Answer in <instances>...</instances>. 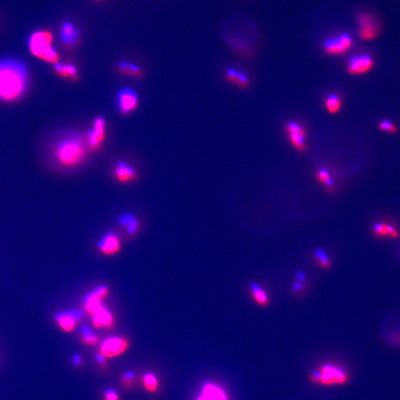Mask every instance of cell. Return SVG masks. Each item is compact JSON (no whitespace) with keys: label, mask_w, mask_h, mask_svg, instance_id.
Returning <instances> with one entry per match:
<instances>
[{"label":"cell","mask_w":400,"mask_h":400,"mask_svg":"<svg viewBox=\"0 0 400 400\" xmlns=\"http://www.w3.org/2000/svg\"><path fill=\"white\" fill-rule=\"evenodd\" d=\"M82 359H81L80 357H79L78 355H76V356H74V358H73V363L75 365H80L81 363H82Z\"/></svg>","instance_id":"836d02e7"},{"label":"cell","mask_w":400,"mask_h":400,"mask_svg":"<svg viewBox=\"0 0 400 400\" xmlns=\"http://www.w3.org/2000/svg\"><path fill=\"white\" fill-rule=\"evenodd\" d=\"M114 176L121 183H129L137 179L136 170L127 163L120 162L114 168Z\"/></svg>","instance_id":"2e32d148"},{"label":"cell","mask_w":400,"mask_h":400,"mask_svg":"<svg viewBox=\"0 0 400 400\" xmlns=\"http://www.w3.org/2000/svg\"><path fill=\"white\" fill-rule=\"evenodd\" d=\"M317 179L320 183L326 186L327 191L330 193L335 192V185L333 180L330 177V173L325 168H322L317 172Z\"/></svg>","instance_id":"cb8c5ba5"},{"label":"cell","mask_w":400,"mask_h":400,"mask_svg":"<svg viewBox=\"0 0 400 400\" xmlns=\"http://www.w3.org/2000/svg\"><path fill=\"white\" fill-rule=\"evenodd\" d=\"M197 400H229V399L226 393L221 387L208 383L203 386Z\"/></svg>","instance_id":"9a60e30c"},{"label":"cell","mask_w":400,"mask_h":400,"mask_svg":"<svg viewBox=\"0 0 400 400\" xmlns=\"http://www.w3.org/2000/svg\"><path fill=\"white\" fill-rule=\"evenodd\" d=\"M129 343L123 337H110L104 340L100 345V353L105 358H112L122 354L128 349Z\"/></svg>","instance_id":"8992f818"},{"label":"cell","mask_w":400,"mask_h":400,"mask_svg":"<svg viewBox=\"0 0 400 400\" xmlns=\"http://www.w3.org/2000/svg\"><path fill=\"white\" fill-rule=\"evenodd\" d=\"M373 61L368 55H360L350 58L348 64V72L352 75L363 74L369 72L373 66Z\"/></svg>","instance_id":"7c38bea8"},{"label":"cell","mask_w":400,"mask_h":400,"mask_svg":"<svg viewBox=\"0 0 400 400\" xmlns=\"http://www.w3.org/2000/svg\"><path fill=\"white\" fill-rule=\"evenodd\" d=\"M135 376L132 372H128V373H125L122 376V383H123L124 386L129 388L131 386L132 383H134Z\"/></svg>","instance_id":"4dcf8cb0"},{"label":"cell","mask_w":400,"mask_h":400,"mask_svg":"<svg viewBox=\"0 0 400 400\" xmlns=\"http://www.w3.org/2000/svg\"><path fill=\"white\" fill-rule=\"evenodd\" d=\"M341 100L338 96L331 94L325 100V107L330 114H336L341 108Z\"/></svg>","instance_id":"d4e9b609"},{"label":"cell","mask_w":400,"mask_h":400,"mask_svg":"<svg viewBox=\"0 0 400 400\" xmlns=\"http://www.w3.org/2000/svg\"><path fill=\"white\" fill-rule=\"evenodd\" d=\"M62 39L65 44L72 46L77 42L78 39L77 31L74 29L72 23L66 21L62 27Z\"/></svg>","instance_id":"7402d4cb"},{"label":"cell","mask_w":400,"mask_h":400,"mask_svg":"<svg viewBox=\"0 0 400 400\" xmlns=\"http://www.w3.org/2000/svg\"><path fill=\"white\" fill-rule=\"evenodd\" d=\"M82 316L83 314L81 310L62 312L56 316V320L62 330L71 332L74 330L76 323L82 319Z\"/></svg>","instance_id":"5bb4252c"},{"label":"cell","mask_w":400,"mask_h":400,"mask_svg":"<svg viewBox=\"0 0 400 400\" xmlns=\"http://www.w3.org/2000/svg\"><path fill=\"white\" fill-rule=\"evenodd\" d=\"M99 248L103 254L112 255L120 250V240L115 234H107L99 243Z\"/></svg>","instance_id":"ac0fdd59"},{"label":"cell","mask_w":400,"mask_h":400,"mask_svg":"<svg viewBox=\"0 0 400 400\" xmlns=\"http://www.w3.org/2000/svg\"><path fill=\"white\" fill-rule=\"evenodd\" d=\"M380 130L383 131L388 132L389 134H395L397 132L398 129L396 125H393L392 122L389 121H383L379 124Z\"/></svg>","instance_id":"f546056e"},{"label":"cell","mask_w":400,"mask_h":400,"mask_svg":"<svg viewBox=\"0 0 400 400\" xmlns=\"http://www.w3.org/2000/svg\"><path fill=\"white\" fill-rule=\"evenodd\" d=\"M313 257L315 259L316 263L318 264L320 268L325 270H328L331 268L332 262L329 258L328 254L325 251L321 249H316L313 251Z\"/></svg>","instance_id":"603a6c76"},{"label":"cell","mask_w":400,"mask_h":400,"mask_svg":"<svg viewBox=\"0 0 400 400\" xmlns=\"http://www.w3.org/2000/svg\"><path fill=\"white\" fill-rule=\"evenodd\" d=\"M226 79L229 82L242 87L246 88L249 87V82L247 77L242 72H236L234 69H229L226 72Z\"/></svg>","instance_id":"44dd1931"},{"label":"cell","mask_w":400,"mask_h":400,"mask_svg":"<svg viewBox=\"0 0 400 400\" xmlns=\"http://www.w3.org/2000/svg\"><path fill=\"white\" fill-rule=\"evenodd\" d=\"M87 146L77 137H70L60 142L54 150V155L59 163L72 167L82 163L87 155Z\"/></svg>","instance_id":"3957f363"},{"label":"cell","mask_w":400,"mask_h":400,"mask_svg":"<svg viewBox=\"0 0 400 400\" xmlns=\"http://www.w3.org/2000/svg\"><path fill=\"white\" fill-rule=\"evenodd\" d=\"M82 340L84 343L88 345H94L98 343V338L87 327L82 328Z\"/></svg>","instance_id":"83f0119b"},{"label":"cell","mask_w":400,"mask_h":400,"mask_svg":"<svg viewBox=\"0 0 400 400\" xmlns=\"http://www.w3.org/2000/svg\"><path fill=\"white\" fill-rule=\"evenodd\" d=\"M353 45L351 36L348 34H343L338 37L333 38L326 41L323 45L324 51L332 55H340L349 50Z\"/></svg>","instance_id":"ba28073f"},{"label":"cell","mask_w":400,"mask_h":400,"mask_svg":"<svg viewBox=\"0 0 400 400\" xmlns=\"http://www.w3.org/2000/svg\"><path fill=\"white\" fill-rule=\"evenodd\" d=\"M94 1L97 2V3H100V2L103 1V0H94Z\"/></svg>","instance_id":"e575fe53"},{"label":"cell","mask_w":400,"mask_h":400,"mask_svg":"<svg viewBox=\"0 0 400 400\" xmlns=\"http://www.w3.org/2000/svg\"><path fill=\"white\" fill-rule=\"evenodd\" d=\"M54 36L48 31H36L31 36L29 46L34 57L54 64L59 63V55L52 46Z\"/></svg>","instance_id":"277c9868"},{"label":"cell","mask_w":400,"mask_h":400,"mask_svg":"<svg viewBox=\"0 0 400 400\" xmlns=\"http://www.w3.org/2000/svg\"><path fill=\"white\" fill-rule=\"evenodd\" d=\"M372 235L379 239H397L400 238V230L386 221H377L372 225Z\"/></svg>","instance_id":"30bf717a"},{"label":"cell","mask_w":400,"mask_h":400,"mask_svg":"<svg viewBox=\"0 0 400 400\" xmlns=\"http://www.w3.org/2000/svg\"><path fill=\"white\" fill-rule=\"evenodd\" d=\"M312 383L322 386H340L348 381L346 372L337 365H322L310 375Z\"/></svg>","instance_id":"5b68a950"},{"label":"cell","mask_w":400,"mask_h":400,"mask_svg":"<svg viewBox=\"0 0 400 400\" xmlns=\"http://www.w3.org/2000/svg\"><path fill=\"white\" fill-rule=\"evenodd\" d=\"M144 386L149 392H154L158 388V382L153 373H148L143 376Z\"/></svg>","instance_id":"484cf974"},{"label":"cell","mask_w":400,"mask_h":400,"mask_svg":"<svg viewBox=\"0 0 400 400\" xmlns=\"http://www.w3.org/2000/svg\"><path fill=\"white\" fill-rule=\"evenodd\" d=\"M306 290V282H300V281H294L292 285V292L296 297H300L305 292Z\"/></svg>","instance_id":"f1b7e54d"},{"label":"cell","mask_w":400,"mask_h":400,"mask_svg":"<svg viewBox=\"0 0 400 400\" xmlns=\"http://www.w3.org/2000/svg\"><path fill=\"white\" fill-rule=\"evenodd\" d=\"M106 137V123L102 117H97L94 122L93 128L88 131L87 148L91 150H98Z\"/></svg>","instance_id":"52a82bcc"},{"label":"cell","mask_w":400,"mask_h":400,"mask_svg":"<svg viewBox=\"0 0 400 400\" xmlns=\"http://www.w3.org/2000/svg\"><path fill=\"white\" fill-rule=\"evenodd\" d=\"M54 72L62 78L69 79L71 80H77L79 79L78 70L72 64H60L59 62L55 64Z\"/></svg>","instance_id":"d6986e66"},{"label":"cell","mask_w":400,"mask_h":400,"mask_svg":"<svg viewBox=\"0 0 400 400\" xmlns=\"http://www.w3.org/2000/svg\"><path fill=\"white\" fill-rule=\"evenodd\" d=\"M118 104L119 109L122 115H129L138 107V96L130 89H124L119 92Z\"/></svg>","instance_id":"8fae6325"},{"label":"cell","mask_w":400,"mask_h":400,"mask_svg":"<svg viewBox=\"0 0 400 400\" xmlns=\"http://www.w3.org/2000/svg\"><path fill=\"white\" fill-rule=\"evenodd\" d=\"M285 129L291 143L294 148L300 151H305L306 149L305 143L306 132L303 128L297 122H290L286 124Z\"/></svg>","instance_id":"9c48e42d"},{"label":"cell","mask_w":400,"mask_h":400,"mask_svg":"<svg viewBox=\"0 0 400 400\" xmlns=\"http://www.w3.org/2000/svg\"><path fill=\"white\" fill-rule=\"evenodd\" d=\"M107 288L105 286L97 287L93 292L86 296L84 305L85 310L93 317L96 328H110L114 325V317L110 312L102 305V300L106 297Z\"/></svg>","instance_id":"7a4b0ae2"},{"label":"cell","mask_w":400,"mask_h":400,"mask_svg":"<svg viewBox=\"0 0 400 400\" xmlns=\"http://www.w3.org/2000/svg\"><path fill=\"white\" fill-rule=\"evenodd\" d=\"M29 85L27 67L15 59L0 61V100L13 102L24 95Z\"/></svg>","instance_id":"6da1fadb"},{"label":"cell","mask_w":400,"mask_h":400,"mask_svg":"<svg viewBox=\"0 0 400 400\" xmlns=\"http://www.w3.org/2000/svg\"><path fill=\"white\" fill-rule=\"evenodd\" d=\"M120 224L126 226L127 230L130 234H135L138 229V223L131 215H125L120 219Z\"/></svg>","instance_id":"4316f807"},{"label":"cell","mask_w":400,"mask_h":400,"mask_svg":"<svg viewBox=\"0 0 400 400\" xmlns=\"http://www.w3.org/2000/svg\"><path fill=\"white\" fill-rule=\"evenodd\" d=\"M359 34L364 40L376 39L378 31L373 23V19L367 14H360L358 16Z\"/></svg>","instance_id":"4fadbf2b"},{"label":"cell","mask_w":400,"mask_h":400,"mask_svg":"<svg viewBox=\"0 0 400 400\" xmlns=\"http://www.w3.org/2000/svg\"><path fill=\"white\" fill-rule=\"evenodd\" d=\"M118 72L122 75L131 78L140 79L144 76V72L141 68L137 64L128 62H121L119 63Z\"/></svg>","instance_id":"ffe728a7"},{"label":"cell","mask_w":400,"mask_h":400,"mask_svg":"<svg viewBox=\"0 0 400 400\" xmlns=\"http://www.w3.org/2000/svg\"><path fill=\"white\" fill-rule=\"evenodd\" d=\"M105 399L106 400H119V396L116 391L112 389H108L105 392Z\"/></svg>","instance_id":"1f68e13d"},{"label":"cell","mask_w":400,"mask_h":400,"mask_svg":"<svg viewBox=\"0 0 400 400\" xmlns=\"http://www.w3.org/2000/svg\"><path fill=\"white\" fill-rule=\"evenodd\" d=\"M296 275H297V280L302 282H306V277H305L303 272H301V271H297V273H296Z\"/></svg>","instance_id":"d6a6232c"},{"label":"cell","mask_w":400,"mask_h":400,"mask_svg":"<svg viewBox=\"0 0 400 400\" xmlns=\"http://www.w3.org/2000/svg\"><path fill=\"white\" fill-rule=\"evenodd\" d=\"M249 293L253 300L259 306L267 307L270 305V298L267 292L259 284L251 283L249 286Z\"/></svg>","instance_id":"e0dca14e"}]
</instances>
